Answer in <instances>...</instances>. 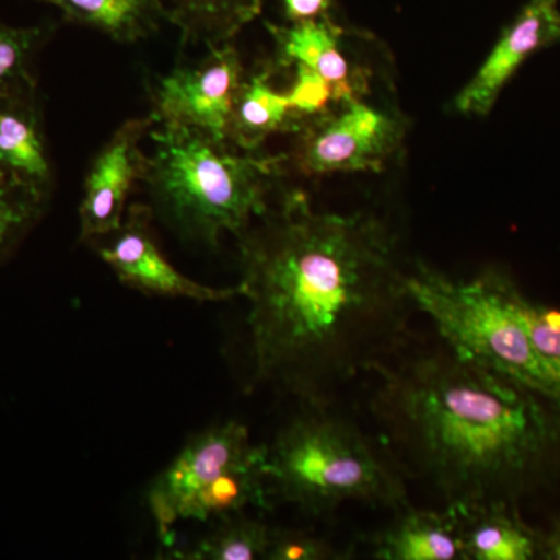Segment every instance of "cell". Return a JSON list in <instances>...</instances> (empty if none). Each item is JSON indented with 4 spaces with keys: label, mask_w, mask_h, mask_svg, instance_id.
<instances>
[{
    "label": "cell",
    "mask_w": 560,
    "mask_h": 560,
    "mask_svg": "<svg viewBox=\"0 0 560 560\" xmlns=\"http://www.w3.org/2000/svg\"><path fill=\"white\" fill-rule=\"evenodd\" d=\"M237 241L253 386L330 405L410 342L397 238L374 213L319 212L290 191Z\"/></svg>",
    "instance_id": "1"
},
{
    "label": "cell",
    "mask_w": 560,
    "mask_h": 560,
    "mask_svg": "<svg viewBox=\"0 0 560 560\" xmlns=\"http://www.w3.org/2000/svg\"><path fill=\"white\" fill-rule=\"evenodd\" d=\"M411 340L371 374L381 441L405 477L430 482L445 508L518 504L559 480L556 408L441 338L429 349Z\"/></svg>",
    "instance_id": "2"
},
{
    "label": "cell",
    "mask_w": 560,
    "mask_h": 560,
    "mask_svg": "<svg viewBox=\"0 0 560 560\" xmlns=\"http://www.w3.org/2000/svg\"><path fill=\"white\" fill-rule=\"evenodd\" d=\"M143 184L165 220L186 237L217 246L241 237L271 208L285 156H260L186 128L154 127Z\"/></svg>",
    "instance_id": "3"
},
{
    "label": "cell",
    "mask_w": 560,
    "mask_h": 560,
    "mask_svg": "<svg viewBox=\"0 0 560 560\" xmlns=\"http://www.w3.org/2000/svg\"><path fill=\"white\" fill-rule=\"evenodd\" d=\"M265 470L271 499L315 515L346 501L394 511L410 504L405 474L388 448L330 405H305L267 445Z\"/></svg>",
    "instance_id": "4"
},
{
    "label": "cell",
    "mask_w": 560,
    "mask_h": 560,
    "mask_svg": "<svg viewBox=\"0 0 560 560\" xmlns=\"http://www.w3.org/2000/svg\"><path fill=\"white\" fill-rule=\"evenodd\" d=\"M404 287L412 308L429 316L445 345L551 405L547 375L518 307L522 290L510 276L488 270L459 279L418 260L405 268Z\"/></svg>",
    "instance_id": "5"
},
{
    "label": "cell",
    "mask_w": 560,
    "mask_h": 560,
    "mask_svg": "<svg viewBox=\"0 0 560 560\" xmlns=\"http://www.w3.org/2000/svg\"><path fill=\"white\" fill-rule=\"evenodd\" d=\"M296 135L290 164L307 178H319L385 171L399 153L405 127L399 117L357 97L331 106Z\"/></svg>",
    "instance_id": "6"
},
{
    "label": "cell",
    "mask_w": 560,
    "mask_h": 560,
    "mask_svg": "<svg viewBox=\"0 0 560 560\" xmlns=\"http://www.w3.org/2000/svg\"><path fill=\"white\" fill-rule=\"evenodd\" d=\"M234 44L209 47L197 62L178 65L151 90L154 127L186 128L230 143L232 116L245 80Z\"/></svg>",
    "instance_id": "7"
},
{
    "label": "cell",
    "mask_w": 560,
    "mask_h": 560,
    "mask_svg": "<svg viewBox=\"0 0 560 560\" xmlns=\"http://www.w3.org/2000/svg\"><path fill=\"white\" fill-rule=\"evenodd\" d=\"M265 455L267 445L253 444L249 430L235 420L195 436L149 490L150 512L164 545L172 548L173 528L195 497L228 470Z\"/></svg>",
    "instance_id": "8"
},
{
    "label": "cell",
    "mask_w": 560,
    "mask_h": 560,
    "mask_svg": "<svg viewBox=\"0 0 560 560\" xmlns=\"http://www.w3.org/2000/svg\"><path fill=\"white\" fill-rule=\"evenodd\" d=\"M154 125L151 116L125 121L95 154L79 209L81 241H101L124 223L128 198L136 184L143 183L149 167L140 143Z\"/></svg>",
    "instance_id": "9"
},
{
    "label": "cell",
    "mask_w": 560,
    "mask_h": 560,
    "mask_svg": "<svg viewBox=\"0 0 560 560\" xmlns=\"http://www.w3.org/2000/svg\"><path fill=\"white\" fill-rule=\"evenodd\" d=\"M150 221L151 209L132 205L119 230L101 238L98 256L124 285L154 296L197 302H220L242 296L241 287L213 289L176 270L158 248Z\"/></svg>",
    "instance_id": "10"
},
{
    "label": "cell",
    "mask_w": 560,
    "mask_h": 560,
    "mask_svg": "<svg viewBox=\"0 0 560 560\" xmlns=\"http://www.w3.org/2000/svg\"><path fill=\"white\" fill-rule=\"evenodd\" d=\"M559 0H530L497 40L469 83L456 95L455 109L464 116L486 117L501 91L536 51L560 39Z\"/></svg>",
    "instance_id": "11"
},
{
    "label": "cell",
    "mask_w": 560,
    "mask_h": 560,
    "mask_svg": "<svg viewBox=\"0 0 560 560\" xmlns=\"http://www.w3.org/2000/svg\"><path fill=\"white\" fill-rule=\"evenodd\" d=\"M0 179L50 197L54 168L35 86L0 94Z\"/></svg>",
    "instance_id": "12"
},
{
    "label": "cell",
    "mask_w": 560,
    "mask_h": 560,
    "mask_svg": "<svg viewBox=\"0 0 560 560\" xmlns=\"http://www.w3.org/2000/svg\"><path fill=\"white\" fill-rule=\"evenodd\" d=\"M448 510L455 515L466 560L541 559L544 534L523 521L517 503L492 500Z\"/></svg>",
    "instance_id": "13"
},
{
    "label": "cell",
    "mask_w": 560,
    "mask_h": 560,
    "mask_svg": "<svg viewBox=\"0 0 560 560\" xmlns=\"http://www.w3.org/2000/svg\"><path fill=\"white\" fill-rule=\"evenodd\" d=\"M276 44L278 69L305 66L330 81L337 90L338 101L361 97V81L353 75L341 44V31L330 21L289 22L287 25L267 24Z\"/></svg>",
    "instance_id": "14"
},
{
    "label": "cell",
    "mask_w": 560,
    "mask_h": 560,
    "mask_svg": "<svg viewBox=\"0 0 560 560\" xmlns=\"http://www.w3.org/2000/svg\"><path fill=\"white\" fill-rule=\"evenodd\" d=\"M275 65L264 66L246 73L235 103L231 125V145L246 151H257L261 143L278 132H296L304 127L290 90L272 86Z\"/></svg>",
    "instance_id": "15"
},
{
    "label": "cell",
    "mask_w": 560,
    "mask_h": 560,
    "mask_svg": "<svg viewBox=\"0 0 560 560\" xmlns=\"http://www.w3.org/2000/svg\"><path fill=\"white\" fill-rule=\"evenodd\" d=\"M375 539L372 556L382 560H466L452 510L419 511L410 504Z\"/></svg>",
    "instance_id": "16"
},
{
    "label": "cell",
    "mask_w": 560,
    "mask_h": 560,
    "mask_svg": "<svg viewBox=\"0 0 560 560\" xmlns=\"http://www.w3.org/2000/svg\"><path fill=\"white\" fill-rule=\"evenodd\" d=\"M61 11L66 21L101 32L121 44L139 43L168 21L162 0H40Z\"/></svg>",
    "instance_id": "17"
},
{
    "label": "cell",
    "mask_w": 560,
    "mask_h": 560,
    "mask_svg": "<svg viewBox=\"0 0 560 560\" xmlns=\"http://www.w3.org/2000/svg\"><path fill=\"white\" fill-rule=\"evenodd\" d=\"M267 0H172L168 21L179 28L180 43L215 47L232 43L243 27L260 16Z\"/></svg>",
    "instance_id": "18"
},
{
    "label": "cell",
    "mask_w": 560,
    "mask_h": 560,
    "mask_svg": "<svg viewBox=\"0 0 560 560\" xmlns=\"http://www.w3.org/2000/svg\"><path fill=\"white\" fill-rule=\"evenodd\" d=\"M215 526L197 545L173 550L180 560H253L267 559L270 551V526L243 512L217 518Z\"/></svg>",
    "instance_id": "19"
},
{
    "label": "cell",
    "mask_w": 560,
    "mask_h": 560,
    "mask_svg": "<svg viewBox=\"0 0 560 560\" xmlns=\"http://www.w3.org/2000/svg\"><path fill=\"white\" fill-rule=\"evenodd\" d=\"M518 307L530 345L547 375L551 405L560 412V308L529 300L523 291L518 294Z\"/></svg>",
    "instance_id": "20"
},
{
    "label": "cell",
    "mask_w": 560,
    "mask_h": 560,
    "mask_svg": "<svg viewBox=\"0 0 560 560\" xmlns=\"http://www.w3.org/2000/svg\"><path fill=\"white\" fill-rule=\"evenodd\" d=\"M49 198L0 179V260L38 223Z\"/></svg>",
    "instance_id": "21"
},
{
    "label": "cell",
    "mask_w": 560,
    "mask_h": 560,
    "mask_svg": "<svg viewBox=\"0 0 560 560\" xmlns=\"http://www.w3.org/2000/svg\"><path fill=\"white\" fill-rule=\"evenodd\" d=\"M39 36L38 28L0 24V94L35 86L28 72V60Z\"/></svg>",
    "instance_id": "22"
},
{
    "label": "cell",
    "mask_w": 560,
    "mask_h": 560,
    "mask_svg": "<svg viewBox=\"0 0 560 560\" xmlns=\"http://www.w3.org/2000/svg\"><path fill=\"white\" fill-rule=\"evenodd\" d=\"M340 558L329 541L301 530L272 529L270 560H323Z\"/></svg>",
    "instance_id": "23"
},
{
    "label": "cell",
    "mask_w": 560,
    "mask_h": 560,
    "mask_svg": "<svg viewBox=\"0 0 560 560\" xmlns=\"http://www.w3.org/2000/svg\"><path fill=\"white\" fill-rule=\"evenodd\" d=\"M331 0H282L287 22H304L329 18Z\"/></svg>",
    "instance_id": "24"
},
{
    "label": "cell",
    "mask_w": 560,
    "mask_h": 560,
    "mask_svg": "<svg viewBox=\"0 0 560 560\" xmlns=\"http://www.w3.org/2000/svg\"><path fill=\"white\" fill-rule=\"evenodd\" d=\"M541 559L560 560V521L552 526L550 533L544 534Z\"/></svg>",
    "instance_id": "25"
}]
</instances>
